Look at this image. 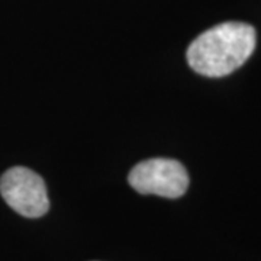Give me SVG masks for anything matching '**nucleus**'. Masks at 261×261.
<instances>
[{
    "mask_svg": "<svg viewBox=\"0 0 261 261\" xmlns=\"http://www.w3.org/2000/svg\"><path fill=\"white\" fill-rule=\"evenodd\" d=\"M255 29L243 22H226L200 34L187 49L189 65L206 77L231 74L251 57Z\"/></svg>",
    "mask_w": 261,
    "mask_h": 261,
    "instance_id": "f257e3e1",
    "label": "nucleus"
},
{
    "mask_svg": "<svg viewBox=\"0 0 261 261\" xmlns=\"http://www.w3.org/2000/svg\"><path fill=\"white\" fill-rule=\"evenodd\" d=\"M129 185L142 195L177 199L186 193L189 174L181 163L170 159H151L130 170Z\"/></svg>",
    "mask_w": 261,
    "mask_h": 261,
    "instance_id": "f03ea898",
    "label": "nucleus"
},
{
    "mask_svg": "<svg viewBox=\"0 0 261 261\" xmlns=\"http://www.w3.org/2000/svg\"><path fill=\"white\" fill-rule=\"evenodd\" d=\"M0 193L15 212L27 218H39L49 209L45 183L29 168L8 170L0 178Z\"/></svg>",
    "mask_w": 261,
    "mask_h": 261,
    "instance_id": "7ed1b4c3",
    "label": "nucleus"
}]
</instances>
